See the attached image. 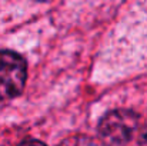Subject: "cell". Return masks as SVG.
Here are the masks:
<instances>
[{
  "label": "cell",
  "mask_w": 147,
  "mask_h": 146,
  "mask_svg": "<svg viewBox=\"0 0 147 146\" xmlns=\"http://www.w3.org/2000/svg\"><path fill=\"white\" fill-rule=\"evenodd\" d=\"M26 60L13 50H0V102L19 96L26 85Z\"/></svg>",
  "instance_id": "cell-1"
},
{
  "label": "cell",
  "mask_w": 147,
  "mask_h": 146,
  "mask_svg": "<svg viewBox=\"0 0 147 146\" xmlns=\"http://www.w3.org/2000/svg\"><path fill=\"white\" fill-rule=\"evenodd\" d=\"M139 143H140V146H147V122H146V125L143 126V129H142Z\"/></svg>",
  "instance_id": "cell-4"
},
{
  "label": "cell",
  "mask_w": 147,
  "mask_h": 146,
  "mask_svg": "<svg viewBox=\"0 0 147 146\" xmlns=\"http://www.w3.org/2000/svg\"><path fill=\"white\" fill-rule=\"evenodd\" d=\"M19 146H46L43 142H40V141H34V139H27V141H24V142H22Z\"/></svg>",
  "instance_id": "cell-5"
},
{
  "label": "cell",
  "mask_w": 147,
  "mask_h": 146,
  "mask_svg": "<svg viewBox=\"0 0 147 146\" xmlns=\"http://www.w3.org/2000/svg\"><path fill=\"white\" fill-rule=\"evenodd\" d=\"M59 146H98V143L87 136H71L66 141H63Z\"/></svg>",
  "instance_id": "cell-3"
},
{
  "label": "cell",
  "mask_w": 147,
  "mask_h": 146,
  "mask_svg": "<svg viewBox=\"0 0 147 146\" xmlns=\"http://www.w3.org/2000/svg\"><path fill=\"white\" fill-rule=\"evenodd\" d=\"M139 126V115L129 109H116L103 116L98 123V133L109 145L129 142Z\"/></svg>",
  "instance_id": "cell-2"
}]
</instances>
